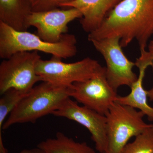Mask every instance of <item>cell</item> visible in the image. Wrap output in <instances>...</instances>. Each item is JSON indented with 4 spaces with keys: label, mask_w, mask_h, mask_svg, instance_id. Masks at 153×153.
I'll list each match as a JSON object with an SVG mask.
<instances>
[{
    "label": "cell",
    "mask_w": 153,
    "mask_h": 153,
    "mask_svg": "<svg viewBox=\"0 0 153 153\" xmlns=\"http://www.w3.org/2000/svg\"><path fill=\"white\" fill-rule=\"evenodd\" d=\"M123 0H75L63 6L74 8L82 14L80 25L85 32L90 33L99 27L115 7Z\"/></svg>",
    "instance_id": "12"
},
{
    "label": "cell",
    "mask_w": 153,
    "mask_h": 153,
    "mask_svg": "<svg viewBox=\"0 0 153 153\" xmlns=\"http://www.w3.org/2000/svg\"><path fill=\"white\" fill-rule=\"evenodd\" d=\"M21 152L22 153H47L43 150L38 147L31 149H26L22 150Z\"/></svg>",
    "instance_id": "18"
},
{
    "label": "cell",
    "mask_w": 153,
    "mask_h": 153,
    "mask_svg": "<svg viewBox=\"0 0 153 153\" xmlns=\"http://www.w3.org/2000/svg\"><path fill=\"white\" fill-rule=\"evenodd\" d=\"M52 115L74 121L85 127L91 134L97 150L100 153L108 152L106 117L105 115L80 106L76 101L68 98Z\"/></svg>",
    "instance_id": "9"
},
{
    "label": "cell",
    "mask_w": 153,
    "mask_h": 153,
    "mask_svg": "<svg viewBox=\"0 0 153 153\" xmlns=\"http://www.w3.org/2000/svg\"><path fill=\"white\" fill-rule=\"evenodd\" d=\"M148 52L153 61V40L150 41L148 45Z\"/></svg>",
    "instance_id": "20"
},
{
    "label": "cell",
    "mask_w": 153,
    "mask_h": 153,
    "mask_svg": "<svg viewBox=\"0 0 153 153\" xmlns=\"http://www.w3.org/2000/svg\"><path fill=\"white\" fill-rule=\"evenodd\" d=\"M81 12L74 8H58L41 12H32L27 19L29 27H35L37 35L49 43L59 42L68 32V25L76 19H81Z\"/></svg>",
    "instance_id": "10"
},
{
    "label": "cell",
    "mask_w": 153,
    "mask_h": 153,
    "mask_svg": "<svg viewBox=\"0 0 153 153\" xmlns=\"http://www.w3.org/2000/svg\"><path fill=\"white\" fill-rule=\"evenodd\" d=\"M105 116L108 143L107 153H120L131 138L153 126L145 122V115L142 111L116 102Z\"/></svg>",
    "instance_id": "4"
},
{
    "label": "cell",
    "mask_w": 153,
    "mask_h": 153,
    "mask_svg": "<svg viewBox=\"0 0 153 153\" xmlns=\"http://www.w3.org/2000/svg\"><path fill=\"white\" fill-rule=\"evenodd\" d=\"M140 55L135 62L139 69L137 79L131 87L130 93L125 96H118L116 102L138 109L147 117L149 120H153V107L148 104L147 91L144 88L143 82L146 71L149 66L153 68V61L146 49H140Z\"/></svg>",
    "instance_id": "11"
},
{
    "label": "cell",
    "mask_w": 153,
    "mask_h": 153,
    "mask_svg": "<svg viewBox=\"0 0 153 153\" xmlns=\"http://www.w3.org/2000/svg\"><path fill=\"white\" fill-rule=\"evenodd\" d=\"M71 86L47 82L35 85L10 114L2 130L16 124L35 123L40 118L52 114L66 100L71 98Z\"/></svg>",
    "instance_id": "2"
},
{
    "label": "cell",
    "mask_w": 153,
    "mask_h": 153,
    "mask_svg": "<svg viewBox=\"0 0 153 153\" xmlns=\"http://www.w3.org/2000/svg\"><path fill=\"white\" fill-rule=\"evenodd\" d=\"M22 153V152H21V153Z\"/></svg>",
    "instance_id": "22"
},
{
    "label": "cell",
    "mask_w": 153,
    "mask_h": 153,
    "mask_svg": "<svg viewBox=\"0 0 153 153\" xmlns=\"http://www.w3.org/2000/svg\"><path fill=\"white\" fill-rule=\"evenodd\" d=\"M27 94L15 89H9L1 94L0 98V131L6 117L10 115Z\"/></svg>",
    "instance_id": "16"
},
{
    "label": "cell",
    "mask_w": 153,
    "mask_h": 153,
    "mask_svg": "<svg viewBox=\"0 0 153 153\" xmlns=\"http://www.w3.org/2000/svg\"><path fill=\"white\" fill-rule=\"evenodd\" d=\"M76 37L65 34L57 43L47 42L37 35L27 31H19L0 22V57L8 59L19 52H41L53 57L67 59L77 53Z\"/></svg>",
    "instance_id": "3"
},
{
    "label": "cell",
    "mask_w": 153,
    "mask_h": 153,
    "mask_svg": "<svg viewBox=\"0 0 153 153\" xmlns=\"http://www.w3.org/2000/svg\"><path fill=\"white\" fill-rule=\"evenodd\" d=\"M148 96L151 100H153V88L150 90L147 91Z\"/></svg>",
    "instance_id": "21"
},
{
    "label": "cell",
    "mask_w": 153,
    "mask_h": 153,
    "mask_svg": "<svg viewBox=\"0 0 153 153\" xmlns=\"http://www.w3.org/2000/svg\"><path fill=\"white\" fill-rule=\"evenodd\" d=\"M33 12H41L63 7L75 0H28Z\"/></svg>",
    "instance_id": "17"
},
{
    "label": "cell",
    "mask_w": 153,
    "mask_h": 153,
    "mask_svg": "<svg viewBox=\"0 0 153 153\" xmlns=\"http://www.w3.org/2000/svg\"><path fill=\"white\" fill-rule=\"evenodd\" d=\"M33 12L28 0H0V22L19 31H27V21Z\"/></svg>",
    "instance_id": "13"
},
{
    "label": "cell",
    "mask_w": 153,
    "mask_h": 153,
    "mask_svg": "<svg viewBox=\"0 0 153 153\" xmlns=\"http://www.w3.org/2000/svg\"><path fill=\"white\" fill-rule=\"evenodd\" d=\"M71 87V97L83 106L104 115L118 96L108 82L105 71L85 81L75 82Z\"/></svg>",
    "instance_id": "8"
},
{
    "label": "cell",
    "mask_w": 153,
    "mask_h": 153,
    "mask_svg": "<svg viewBox=\"0 0 153 153\" xmlns=\"http://www.w3.org/2000/svg\"><path fill=\"white\" fill-rule=\"evenodd\" d=\"M61 60L52 56L50 60L41 58L38 61L36 71L42 82L71 86L75 82L85 81L105 71V67L90 57L72 63H64Z\"/></svg>",
    "instance_id": "5"
},
{
    "label": "cell",
    "mask_w": 153,
    "mask_h": 153,
    "mask_svg": "<svg viewBox=\"0 0 153 153\" xmlns=\"http://www.w3.org/2000/svg\"><path fill=\"white\" fill-rule=\"evenodd\" d=\"M0 153H8L7 150L5 147L3 143L1 132H0Z\"/></svg>",
    "instance_id": "19"
},
{
    "label": "cell",
    "mask_w": 153,
    "mask_h": 153,
    "mask_svg": "<svg viewBox=\"0 0 153 153\" xmlns=\"http://www.w3.org/2000/svg\"><path fill=\"white\" fill-rule=\"evenodd\" d=\"M120 153H153V126L127 144Z\"/></svg>",
    "instance_id": "15"
},
{
    "label": "cell",
    "mask_w": 153,
    "mask_h": 153,
    "mask_svg": "<svg viewBox=\"0 0 153 153\" xmlns=\"http://www.w3.org/2000/svg\"><path fill=\"white\" fill-rule=\"evenodd\" d=\"M153 36V0H123L113 9L98 29L88 33V41L119 37L122 48L136 41L146 49Z\"/></svg>",
    "instance_id": "1"
},
{
    "label": "cell",
    "mask_w": 153,
    "mask_h": 153,
    "mask_svg": "<svg viewBox=\"0 0 153 153\" xmlns=\"http://www.w3.org/2000/svg\"><path fill=\"white\" fill-rule=\"evenodd\" d=\"M37 147L47 153H96L87 143L77 142L61 132H57L55 138L41 142Z\"/></svg>",
    "instance_id": "14"
},
{
    "label": "cell",
    "mask_w": 153,
    "mask_h": 153,
    "mask_svg": "<svg viewBox=\"0 0 153 153\" xmlns=\"http://www.w3.org/2000/svg\"><path fill=\"white\" fill-rule=\"evenodd\" d=\"M90 42L105 60V76L111 87L116 91L124 85L131 88L137 79L138 76L133 71L135 64L125 55L119 37H109Z\"/></svg>",
    "instance_id": "7"
},
{
    "label": "cell",
    "mask_w": 153,
    "mask_h": 153,
    "mask_svg": "<svg viewBox=\"0 0 153 153\" xmlns=\"http://www.w3.org/2000/svg\"><path fill=\"white\" fill-rule=\"evenodd\" d=\"M41 59L38 52H19L0 64V94L9 89H15L27 94L36 83L41 81L36 71L38 61Z\"/></svg>",
    "instance_id": "6"
}]
</instances>
